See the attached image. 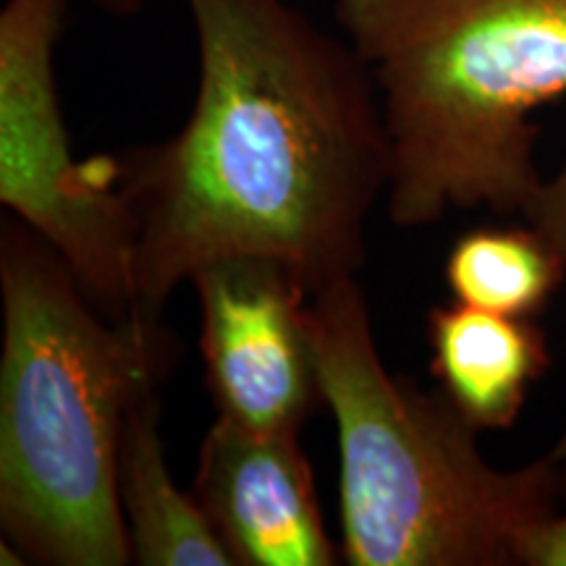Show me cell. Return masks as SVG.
Here are the masks:
<instances>
[{
    "label": "cell",
    "mask_w": 566,
    "mask_h": 566,
    "mask_svg": "<svg viewBox=\"0 0 566 566\" xmlns=\"http://www.w3.org/2000/svg\"><path fill=\"white\" fill-rule=\"evenodd\" d=\"M522 218H525L530 226H535L537 231L546 233L551 242L556 244V250L566 258V163L554 179L543 181L541 195L535 197V202L530 205V210ZM548 459L556 464L566 491V433L558 438V443L551 449Z\"/></svg>",
    "instance_id": "obj_11"
},
{
    "label": "cell",
    "mask_w": 566,
    "mask_h": 566,
    "mask_svg": "<svg viewBox=\"0 0 566 566\" xmlns=\"http://www.w3.org/2000/svg\"><path fill=\"white\" fill-rule=\"evenodd\" d=\"M95 3L103 11L116 13V17H132V13H137L145 6V0H95Z\"/></svg>",
    "instance_id": "obj_13"
},
{
    "label": "cell",
    "mask_w": 566,
    "mask_h": 566,
    "mask_svg": "<svg viewBox=\"0 0 566 566\" xmlns=\"http://www.w3.org/2000/svg\"><path fill=\"white\" fill-rule=\"evenodd\" d=\"M433 370L449 405L478 430H509L533 384L551 367L546 334L533 317L438 304L428 313Z\"/></svg>",
    "instance_id": "obj_8"
},
{
    "label": "cell",
    "mask_w": 566,
    "mask_h": 566,
    "mask_svg": "<svg viewBox=\"0 0 566 566\" xmlns=\"http://www.w3.org/2000/svg\"><path fill=\"white\" fill-rule=\"evenodd\" d=\"M514 558L520 566H566V509L535 522L516 543Z\"/></svg>",
    "instance_id": "obj_12"
},
{
    "label": "cell",
    "mask_w": 566,
    "mask_h": 566,
    "mask_svg": "<svg viewBox=\"0 0 566 566\" xmlns=\"http://www.w3.org/2000/svg\"><path fill=\"white\" fill-rule=\"evenodd\" d=\"M200 82L184 129L118 163L134 317L226 258L289 265L310 294L357 275L391 145L370 71L286 0H187Z\"/></svg>",
    "instance_id": "obj_1"
},
{
    "label": "cell",
    "mask_w": 566,
    "mask_h": 566,
    "mask_svg": "<svg viewBox=\"0 0 566 566\" xmlns=\"http://www.w3.org/2000/svg\"><path fill=\"white\" fill-rule=\"evenodd\" d=\"M336 19L384 108L391 221L525 216L546 181L533 116L566 95V0H336Z\"/></svg>",
    "instance_id": "obj_3"
},
{
    "label": "cell",
    "mask_w": 566,
    "mask_h": 566,
    "mask_svg": "<svg viewBox=\"0 0 566 566\" xmlns=\"http://www.w3.org/2000/svg\"><path fill=\"white\" fill-rule=\"evenodd\" d=\"M443 273L457 302L535 317L562 286L566 258L546 233L525 221L462 233L446 258Z\"/></svg>",
    "instance_id": "obj_10"
},
{
    "label": "cell",
    "mask_w": 566,
    "mask_h": 566,
    "mask_svg": "<svg viewBox=\"0 0 566 566\" xmlns=\"http://www.w3.org/2000/svg\"><path fill=\"white\" fill-rule=\"evenodd\" d=\"M195 499L237 566H334L300 433L218 420L205 433Z\"/></svg>",
    "instance_id": "obj_7"
},
{
    "label": "cell",
    "mask_w": 566,
    "mask_h": 566,
    "mask_svg": "<svg viewBox=\"0 0 566 566\" xmlns=\"http://www.w3.org/2000/svg\"><path fill=\"white\" fill-rule=\"evenodd\" d=\"M0 525L27 562H132L118 464L126 417L181 344L160 321H113L24 223L0 242Z\"/></svg>",
    "instance_id": "obj_2"
},
{
    "label": "cell",
    "mask_w": 566,
    "mask_h": 566,
    "mask_svg": "<svg viewBox=\"0 0 566 566\" xmlns=\"http://www.w3.org/2000/svg\"><path fill=\"white\" fill-rule=\"evenodd\" d=\"M323 401L338 436V504L352 566H504L566 504L551 459L495 470L443 394L388 375L357 275L310 294Z\"/></svg>",
    "instance_id": "obj_4"
},
{
    "label": "cell",
    "mask_w": 566,
    "mask_h": 566,
    "mask_svg": "<svg viewBox=\"0 0 566 566\" xmlns=\"http://www.w3.org/2000/svg\"><path fill=\"white\" fill-rule=\"evenodd\" d=\"M63 11L66 0H9L0 11V202L124 321L137 313L134 221L118 163L71 153L55 84Z\"/></svg>",
    "instance_id": "obj_5"
},
{
    "label": "cell",
    "mask_w": 566,
    "mask_h": 566,
    "mask_svg": "<svg viewBox=\"0 0 566 566\" xmlns=\"http://www.w3.org/2000/svg\"><path fill=\"white\" fill-rule=\"evenodd\" d=\"M205 380L226 420L300 433L323 401L310 289L268 258H226L192 275Z\"/></svg>",
    "instance_id": "obj_6"
},
{
    "label": "cell",
    "mask_w": 566,
    "mask_h": 566,
    "mask_svg": "<svg viewBox=\"0 0 566 566\" xmlns=\"http://www.w3.org/2000/svg\"><path fill=\"white\" fill-rule=\"evenodd\" d=\"M158 386H147L126 417L118 493L132 562L139 566H237L195 493L179 491L160 436Z\"/></svg>",
    "instance_id": "obj_9"
}]
</instances>
